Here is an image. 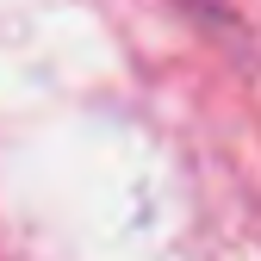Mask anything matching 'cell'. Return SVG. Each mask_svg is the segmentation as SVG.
<instances>
[{"label":"cell","mask_w":261,"mask_h":261,"mask_svg":"<svg viewBox=\"0 0 261 261\" xmlns=\"http://www.w3.org/2000/svg\"><path fill=\"white\" fill-rule=\"evenodd\" d=\"M187 7H193V13H205V19H224V7H218V0H187Z\"/></svg>","instance_id":"6da1fadb"}]
</instances>
